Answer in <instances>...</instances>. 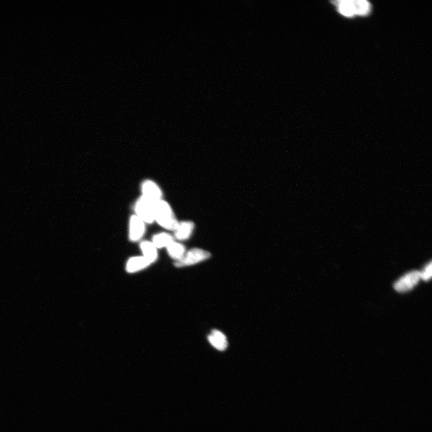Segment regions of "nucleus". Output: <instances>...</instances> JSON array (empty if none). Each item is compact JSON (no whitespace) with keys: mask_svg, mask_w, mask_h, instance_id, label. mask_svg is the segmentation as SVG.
I'll use <instances>...</instances> for the list:
<instances>
[{"mask_svg":"<svg viewBox=\"0 0 432 432\" xmlns=\"http://www.w3.org/2000/svg\"><path fill=\"white\" fill-rule=\"evenodd\" d=\"M211 257V253L207 251L194 248L186 253L183 258L175 262L174 265L177 268L185 267L204 261Z\"/></svg>","mask_w":432,"mask_h":432,"instance_id":"f03ea898","label":"nucleus"},{"mask_svg":"<svg viewBox=\"0 0 432 432\" xmlns=\"http://www.w3.org/2000/svg\"><path fill=\"white\" fill-rule=\"evenodd\" d=\"M208 341L214 348L220 351L226 350L228 346L227 336L219 330H212L208 336Z\"/></svg>","mask_w":432,"mask_h":432,"instance_id":"0eeeda50","label":"nucleus"},{"mask_svg":"<svg viewBox=\"0 0 432 432\" xmlns=\"http://www.w3.org/2000/svg\"><path fill=\"white\" fill-rule=\"evenodd\" d=\"M174 238L170 234L166 233H160L154 235L152 238L151 242L157 249L168 247L174 241Z\"/></svg>","mask_w":432,"mask_h":432,"instance_id":"9b49d317","label":"nucleus"},{"mask_svg":"<svg viewBox=\"0 0 432 432\" xmlns=\"http://www.w3.org/2000/svg\"><path fill=\"white\" fill-rule=\"evenodd\" d=\"M195 225L192 222L184 221L179 222L174 231L175 237L180 241L188 240L191 237Z\"/></svg>","mask_w":432,"mask_h":432,"instance_id":"6e6552de","label":"nucleus"},{"mask_svg":"<svg viewBox=\"0 0 432 432\" xmlns=\"http://www.w3.org/2000/svg\"><path fill=\"white\" fill-rule=\"evenodd\" d=\"M150 264L144 256H135L129 259L126 269L129 273H134L148 267Z\"/></svg>","mask_w":432,"mask_h":432,"instance_id":"1a4fd4ad","label":"nucleus"},{"mask_svg":"<svg viewBox=\"0 0 432 432\" xmlns=\"http://www.w3.org/2000/svg\"><path fill=\"white\" fill-rule=\"evenodd\" d=\"M142 196L156 203L161 200L162 192L159 186L151 180H146L141 186Z\"/></svg>","mask_w":432,"mask_h":432,"instance_id":"423d86ee","label":"nucleus"},{"mask_svg":"<svg viewBox=\"0 0 432 432\" xmlns=\"http://www.w3.org/2000/svg\"><path fill=\"white\" fill-rule=\"evenodd\" d=\"M155 204L142 196L135 204L136 215L145 224H152L154 222Z\"/></svg>","mask_w":432,"mask_h":432,"instance_id":"7ed1b4c3","label":"nucleus"},{"mask_svg":"<svg viewBox=\"0 0 432 432\" xmlns=\"http://www.w3.org/2000/svg\"><path fill=\"white\" fill-rule=\"evenodd\" d=\"M355 6L356 14L364 15L368 14L370 11V3L364 0H355Z\"/></svg>","mask_w":432,"mask_h":432,"instance_id":"4468645a","label":"nucleus"},{"mask_svg":"<svg viewBox=\"0 0 432 432\" xmlns=\"http://www.w3.org/2000/svg\"><path fill=\"white\" fill-rule=\"evenodd\" d=\"M154 221L165 230L174 231L179 223L170 205L164 200L155 204Z\"/></svg>","mask_w":432,"mask_h":432,"instance_id":"f257e3e1","label":"nucleus"},{"mask_svg":"<svg viewBox=\"0 0 432 432\" xmlns=\"http://www.w3.org/2000/svg\"><path fill=\"white\" fill-rule=\"evenodd\" d=\"M432 276V263H428L422 272H420V278L422 281L427 282L430 281Z\"/></svg>","mask_w":432,"mask_h":432,"instance_id":"2eb2a0df","label":"nucleus"},{"mask_svg":"<svg viewBox=\"0 0 432 432\" xmlns=\"http://www.w3.org/2000/svg\"><path fill=\"white\" fill-rule=\"evenodd\" d=\"M338 3L339 11L342 15L346 17H352L356 14L354 0H344Z\"/></svg>","mask_w":432,"mask_h":432,"instance_id":"ddd939ff","label":"nucleus"},{"mask_svg":"<svg viewBox=\"0 0 432 432\" xmlns=\"http://www.w3.org/2000/svg\"><path fill=\"white\" fill-rule=\"evenodd\" d=\"M143 256L150 263H153L157 259V249L151 241H144L140 244Z\"/></svg>","mask_w":432,"mask_h":432,"instance_id":"9d476101","label":"nucleus"},{"mask_svg":"<svg viewBox=\"0 0 432 432\" xmlns=\"http://www.w3.org/2000/svg\"><path fill=\"white\" fill-rule=\"evenodd\" d=\"M167 250L171 258L176 260V261L182 259L186 254L185 247L175 241L168 246Z\"/></svg>","mask_w":432,"mask_h":432,"instance_id":"f8f14e48","label":"nucleus"},{"mask_svg":"<svg viewBox=\"0 0 432 432\" xmlns=\"http://www.w3.org/2000/svg\"><path fill=\"white\" fill-rule=\"evenodd\" d=\"M145 223L136 215L130 218L129 222V239L133 242L139 241L145 233Z\"/></svg>","mask_w":432,"mask_h":432,"instance_id":"39448f33","label":"nucleus"},{"mask_svg":"<svg viewBox=\"0 0 432 432\" xmlns=\"http://www.w3.org/2000/svg\"><path fill=\"white\" fill-rule=\"evenodd\" d=\"M421 280L420 272L414 270L406 273L394 284V288L398 292H406L412 290Z\"/></svg>","mask_w":432,"mask_h":432,"instance_id":"20e7f679","label":"nucleus"}]
</instances>
